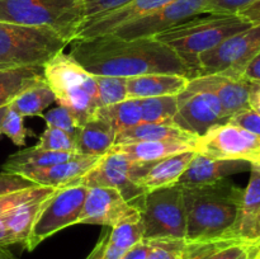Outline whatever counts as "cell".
Masks as SVG:
<instances>
[{"instance_id":"17","label":"cell","mask_w":260,"mask_h":259,"mask_svg":"<svg viewBox=\"0 0 260 259\" xmlns=\"http://www.w3.org/2000/svg\"><path fill=\"white\" fill-rule=\"evenodd\" d=\"M188 85L215 94L229 119L236 112L250 107V95L255 84L225 74H208L189 79Z\"/></svg>"},{"instance_id":"32","label":"cell","mask_w":260,"mask_h":259,"mask_svg":"<svg viewBox=\"0 0 260 259\" xmlns=\"http://www.w3.org/2000/svg\"><path fill=\"white\" fill-rule=\"evenodd\" d=\"M94 78H95L96 88H98L101 108L128 99L127 98V79L114 78V76H94Z\"/></svg>"},{"instance_id":"43","label":"cell","mask_w":260,"mask_h":259,"mask_svg":"<svg viewBox=\"0 0 260 259\" xmlns=\"http://www.w3.org/2000/svg\"><path fill=\"white\" fill-rule=\"evenodd\" d=\"M150 250V244L147 240H141L140 243H137L136 245H134L132 248H129L126 253L123 254L122 259H146L147 254Z\"/></svg>"},{"instance_id":"21","label":"cell","mask_w":260,"mask_h":259,"mask_svg":"<svg viewBox=\"0 0 260 259\" xmlns=\"http://www.w3.org/2000/svg\"><path fill=\"white\" fill-rule=\"evenodd\" d=\"M234 235L244 240L260 241V164L250 165V178L243 190Z\"/></svg>"},{"instance_id":"3","label":"cell","mask_w":260,"mask_h":259,"mask_svg":"<svg viewBox=\"0 0 260 259\" xmlns=\"http://www.w3.org/2000/svg\"><path fill=\"white\" fill-rule=\"evenodd\" d=\"M251 25L238 14H208L202 18L200 15L159 33L155 38L172 48L196 78L200 75V56L202 53Z\"/></svg>"},{"instance_id":"5","label":"cell","mask_w":260,"mask_h":259,"mask_svg":"<svg viewBox=\"0 0 260 259\" xmlns=\"http://www.w3.org/2000/svg\"><path fill=\"white\" fill-rule=\"evenodd\" d=\"M69 43L48 28L0 22V70L43 68Z\"/></svg>"},{"instance_id":"4","label":"cell","mask_w":260,"mask_h":259,"mask_svg":"<svg viewBox=\"0 0 260 259\" xmlns=\"http://www.w3.org/2000/svg\"><path fill=\"white\" fill-rule=\"evenodd\" d=\"M43 78L52 89L58 106L68 108L80 126L101 108L95 78L70 53H57L43 66Z\"/></svg>"},{"instance_id":"29","label":"cell","mask_w":260,"mask_h":259,"mask_svg":"<svg viewBox=\"0 0 260 259\" xmlns=\"http://www.w3.org/2000/svg\"><path fill=\"white\" fill-rule=\"evenodd\" d=\"M98 114L111 123L116 135L142 122V112L139 99H126L112 106L102 107Z\"/></svg>"},{"instance_id":"25","label":"cell","mask_w":260,"mask_h":259,"mask_svg":"<svg viewBox=\"0 0 260 259\" xmlns=\"http://www.w3.org/2000/svg\"><path fill=\"white\" fill-rule=\"evenodd\" d=\"M160 140H180L196 142L197 137L188 134L173 123H146L141 122L137 126L127 128L116 135L114 145L129 144L139 141H160Z\"/></svg>"},{"instance_id":"35","label":"cell","mask_w":260,"mask_h":259,"mask_svg":"<svg viewBox=\"0 0 260 259\" xmlns=\"http://www.w3.org/2000/svg\"><path fill=\"white\" fill-rule=\"evenodd\" d=\"M42 118L45 119L46 126L62 130V131L73 135L74 137H78L79 131L81 128L80 123L74 117V114L62 106H57L43 113Z\"/></svg>"},{"instance_id":"14","label":"cell","mask_w":260,"mask_h":259,"mask_svg":"<svg viewBox=\"0 0 260 259\" xmlns=\"http://www.w3.org/2000/svg\"><path fill=\"white\" fill-rule=\"evenodd\" d=\"M55 189L53 187L33 185L17 193L12 205L8 206L0 215V221L9 235L12 245H24L43 206Z\"/></svg>"},{"instance_id":"44","label":"cell","mask_w":260,"mask_h":259,"mask_svg":"<svg viewBox=\"0 0 260 259\" xmlns=\"http://www.w3.org/2000/svg\"><path fill=\"white\" fill-rule=\"evenodd\" d=\"M238 15H240L241 18L246 19L251 24H258L260 23V0L251 4L246 9L241 10Z\"/></svg>"},{"instance_id":"20","label":"cell","mask_w":260,"mask_h":259,"mask_svg":"<svg viewBox=\"0 0 260 259\" xmlns=\"http://www.w3.org/2000/svg\"><path fill=\"white\" fill-rule=\"evenodd\" d=\"M250 163L245 160H225L203 156L196 152L184 174L178 180V185H203L226 179L234 174L250 170Z\"/></svg>"},{"instance_id":"24","label":"cell","mask_w":260,"mask_h":259,"mask_svg":"<svg viewBox=\"0 0 260 259\" xmlns=\"http://www.w3.org/2000/svg\"><path fill=\"white\" fill-rule=\"evenodd\" d=\"M196 142L180 140H160V141H139L129 144L114 145L112 149L118 150L134 161L150 163L183 151L194 150Z\"/></svg>"},{"instance_id":"39","label":"cell","mask_w":260,"mask_h":259,"mask_svg":"<svg viewBox=\"0 0 260 259\" xmlns=\"http://www.w3.org/2000/svg\"><path fill=\"white\" fill-rule=\"evenodd\" d=\"M258 0H211L206 14H239Z\"/></svg>"},{"instance_id":"34","label":"cell","mask_w":260,"mask_h":259,"mask_svg":"<svg viewBox=\"0 0 260 259\" xmlns=\"http://www.w3.org/2000/svg\"><path fill=\"white\" fill-rule=\"evenodd\" d=\"M24 117L18 113L15 109L8 106V111L0 123V135H5L12 140L17 146H24L28 131L24 126Z\"/></svg>"},{"instance_id":"42","label":"cell","mask_w":260,"mask_h":259,"mask_svg":"<svg viewBox=\"0 0 260 259\" xmlns=\"http://www.w3.org/2000/svg\"><path fill=\"white\" fill-rule=\"evenodd\" d=\"M240 78L254 84H260V51L249 61L241 73Z\"/></svg>"},{"instance_id":"26","label":"cell","mask_w":260,"mask_h":259,"mask_svg":"<svg viewBox=\"0 0 260 259\" xmlns=\"http://www.w3.org/2000/svg\"><path fill=\"white\" fill-rule=\"evenodd\" d=\"M78 155L80 154L48 151V150H41L36 146H32L24 150H19V151L8 156L7 161L3 164L2 169L7 173L17 174L20 170L30 169V168L50 167V165L58 164V163L68 161V160L74 159Z\"/></svg>"},{"instance_id":"31","label":"cell","mask_w":260,"mask_h":259,"mask_svg":"<svg viewBox=\"0 0 260 259\" xmlns=\"http://www.w3.org/2000/svg\"><path fill=\"white\" fill-rule=\"evenodd\" d=\"M144 233L145 229L141 215H137L113 226L112 231H109L108 241L117 248L127 251L129 248L144 240Z\"/></svg>"},{"instance_id":"23","label":"cell","mask_w":260,"mask_h":259,"mask_svg":"<svg viewBox=\"0 0 260 259\" xmlns=\"http://www.w3.org/2000/svg\"><path fill=\"white\" fill-rule=\"evenodd\" d=\"M116 141V131L106 118L96 113L81 126L76 137V150L80 155L103 156Z\"/></svg>"},{"instance_id":"36","label":"cell","mask_w":260,"mask_h":259,"mask_svg":"<svg viewBox=\"0 0 260 259\" xmlns=\"http://www.w3.org/2000/svg\"><path fill=\"white\" fill-rule=\"evenodd\" d=\"M147 241L150 250L146 259H182L185 246L184 239H155Z\"/></svg>"},{"instance_id":"18","label":"cell","mask_w":260,"mask_h":259,"mask_svg":"<svg viewBox=\"0 0 260 259\" xmlns=\"http://www.w3.org/2000/svg\"><path fill=\"white\" fill-rule=\"evenodd\" d=\"M102 156L78 155L68 161L58 163L43 168H30L18 172V175L32 180L33 183L43 187L60 188L63 185L75 184L80 178L88 174L95 168Z\"/></svg>"},{"instance_id":"40","label":"cell","mask_w":260,"mask_h":259,"mask_svg":"<svg viewBox=\"0 0 260 259\" xmlns=\"http://www.w3.org/2000/svg\"><path fill=\"white\" fill-rule=\"evenodd\" d=\"M129 2L131 0H85L83 3L84 20L86 18L103 14V13L111 12V10L117 9V8L123 7Z\"/></svg>"},{"instance_id":"41","label":"cell","mask_w":260,"mask_h":259,"mask_svg":"<svg viewBox=\"0 0 260 259\" xmlns=\"http://www.w3.org/2000/svg\"><path fill=\"white\" fill-rule=\"evenodd\" d=\"M33 185H38L32 180L22 177V175L13 174V173L0 172V197L9 193L18 192V190L30 188Z\"/></svg>"},{"instance_id":"7","label":"cell","mask_w":260,"mask_h":259,"mask_svg":"<svg viewBox=\"0 0 260 259\" xmlns=\"http://www.w3.org/2000/svg\"><path fill=\"white\" fill-rule=\"evenodd\" d=\"M144 239H184L187 215L180 185L159 188L145 195L140 207Z\"/></svg>"},{"instance_id":"37","label":"cell","mask_w":260,"mask_h":259,"mask_svg":"<svg viewBox=\"0 0 260 259\" xmlns=\"http://www.w3.org/2000/svg\"><path fill=\"white\" fill-rule=\"evenodd\" d=\"M260 241L236 240L222 246L205 259H248L259 248Z\"/></svg>"},{"instance_id":"15","label":"cell","mask_w":260,"mask_h":259,"mask_svg":"<svg viewBox=\"0 0 260 259\" xmlns=\"http://www.w3.org/2000/svg\"><path fill=\"white\" fill-rule=\"evenodd\" d=\"M137 215H140V211L129 205L118 190L106 187H89L78 223L113 228Z\"/></svg>"},{"instance_id":"8","label":"cell","mask_w":260,"mask_h":259,"mask_svg":"<svg viewBox=\"0 0 260 259\" xmlns=\"http://www.w3.org/2000/svg\"><path fill=\"white\" fill-rule=\"evenodd\" d=\"M88 187L83 184H70L56 188L48 197L40 216L27 239L24 249L33 250L53 234L78 223L85 201Z\"/></svg>"},{"instance_id":"19","label":"cell","mask_w":260,"mask_h":259,"mask_svg":"<svg viewBox=\"0 0 260 259\" xmlns=\"http://www.w3.org/2000/svg\"><path fill=\"white\" fill-rule=\"evenodd\" d=\"M194 154V150H189L156 161L141 163L135 182L146 193L159 188L175 185L187 170Z\"/></svg>"},{"instance_id":"45","label":"cell","mask_w":260,"mask_h":259,"mask_svg":"<svg viewBox=\"0 0 260 259\" xmlns=\"http://www.w3.org/2000/svg\"><path fill=\"white\" fill-rule=\"evenodd\" d=\"M108 236H109V233H108ZM108 236H107L106 243H104L103 250H102V254H101V259H122V256H123V254L126 253V251L117 248V246L113 245L112 243H109Z\"/></svg>"},{"instance_id":"30","label":"cell","mask_w":260,"mask_h":259,"mask_svg":"<svg viewBox=\"0 0 260 259\" xmlns=\"http://www.w3.org/2000/svg\"><path fill=\"white\" fill-rule=\"evenodd\" d=\"M142 122L146 123H173L178 111V95L155 96L139 99ZM174 124V123H173Z\"/></svg>"},{"instance_id":"49","label":"cell","mask_w":260,"mask_h":259,"mask_svg":"<svg viewBox=\"0 0 260 259\" xmlns=\"http://www.w3.org/2000/svg\"><path fill=\"white\" fill-rule=\"evenodd\" d=\"M251 259H260V245H259V248L255 250V253L253 254Z\"/></svg>"},{"instance_id":"48","label":"cell","mask_w":260,"mask_h":259,"mask_svg":"<svg viewBox=\"0 0 260 259\" xmlns=\"http://www.w3.org/2000/svg\"><path fill=\"white\" fill-rule=\"evenodd\" d=\"M7 111H8V106H5V107H3V108H0V123H2V121H3V118H4V116H5V113H7Z\"/></svg>"},{"instance_id":"1","label":"cell","mask_w":260,"mask_h":259,"mask_svg":"<svg viewBox=\"0 0 260 259\" xmlns=\"http://www.w3.org/2000/svg\"><path fill=\"white\" fill-rule=\"evenodd\" d=\"M70 55L94 76L131 79L175 74L193 79L177 53L155 37L122 38L114 33L73 41Z\"/></svg>"},{"instance_id":"12","label":"cell","mask_w":260,"mask_h":259,"mask_svg":"<svg viewBox=\"0 0 260 259\" xmlns=\"http://www.w3.org/2000/svg\"><path fill=\"white\" fill-rule=\"evenodd\" d=\"M228 122L225 112L217 96L210 90L187 88L178 94V111L173 123L198 139L208 130Z\"/></svg>"},{"instance_id":"13","label":"cell","mask_w":260,"mask_h":259,"mask_svg":"<svg viewBox=\"0 0 260 259\" xmlns=\"http://www.w3.org/2000/svg\"><path fill=\"white\" fill-rule=\"evenodd\" d=\"M211 0H174L151 14L121 25L113 32L122 38L155 37L192 18L206 14Z\"/></svg>"},{"instance_id":"27","label":"cell","mask_w":260,"mask_h":259,"mask_svg":"<svg viewBox=\"0 0 260 259\" xmlns=\"http://www.w3.org/2000/svg\"><path fill=\"white\" fill-rule=\"evenodd\" d=\"M56 102V96L52 89L46 83L45 78L40 79L32 85L23 90L12 103L9 104L13 109L27 116H41L52 103Z\"/></svg>"},{"instance_id":"47","label":"cell","mask_w":260,"mask_h":259,"mask_svg":"<svg viewBox=\"0 0 260 259\" xmlns=\"http://www.w3.org/2000/svg\"><path fill=\"white\" fill-rule=\"evenodd\" d=\"M0 259H17L7 248L0 246Z\"/></svg>"},{"instance_id":"51","label":"cell","mask_w":260,"mask_h":259,"mask_svg":"<svg viewBox=\"0 0 260 259\" xmlns=\"http://www.w3.org/2000/svg\"><path fill=\"white\" fill-rule=\"evenodd\" d=\"M81 2H85V0H81Z\"/></svg>"},{"instance_id":"28","label":"cell","mask_w":260,"mask_h":259,"mask_svg":"<svg viewBox=\"0 0 260 259\" xmlns=\"http://www.w3.org/2000/svg\"><path fill=\"white\" fill-rule=\"evenodd\" d=\"M43 78V68L0 70V108L9 106L23 90Z\"/></svg>"},{"instance_id":"22","label":"cell","mask_w":260,"mask_h":259,"mask_svg":"<svg viewBox=\"0 0 260 259\" xmlns=\"http://www.w3.org/2000/svg\"><path fill=\"white\" fill-rule=\"evenodd\" d=\"M189 79L175 74H149L127 79V98L146 99L155 96L178 95L185 88Z\"/></svg>"},{"instance_id":"2","label":"cell","mask_w":260,"mask_h":259,"mask_svg":"<svg viewBox=\"0 0 260 259\" xmlns=\"http://www.w3.org/2000/svg\"><path fill=\"white\" fill-rule=\"evenodd\" d=\"M187 215L185 241L236 238L234 235L243 188L230 179L203 185H180ZM240 239V238H239Z\"/></svg>"},{"instance_id":"33","label":"cell","mask_w":260,"mask_h":259,"mask_svg":"<svg viewBox=\"0 0 260 259\" xmlns=\"http://www.w3.org/2000/svg\"><path fill=\"white\" fill-rule=\"evenodd\" d=\"M36 147L41 150L57 152H74L78 154L76 150V137L62 130L55 127L46 126V130L38 139Z\"/></svg>"},{"instance_id":"16","label":"cell","mask_w":260,"mask_h":259,"mask_svg":"<svg viewBox=\"0 0 260 259\" xmlns=\"http://www.w3.org/2000/svg\"><path fill=\"white\" fill-rule=\"evenodd\" d=\"M172 2H174V0H131L123 7L117 8L111 12L86 18L81 23L80 28L76 33L75 40L112 33L121 25L132 22L135 19H139L144 15L151 14V13L156 12L160 8L165 7Z\"/></svg>"},{"instance_id":"6","label":"cell","mask_w":260,"mask_h":259,"mask_svg":"<svg viewBox=\"0 0 260 259\" xmlns=\"http://www.w3.org/2000/svg\"><path fill=\"white\" fill-rule=\"evenodd\" d=\"M81 0H0V22L48 28L73 42L84 20Z\"/></svg>"},{"instance_id":"9","label":"cell","mask_w":260,"mask_h":259,"mask_svg":"<svg viewBox=\"0 0 260 259\" xmlns=\"http://www.w3.org/2000/svg\"><path fill=\"white\" fill-rule=\"evenodd\" d=\"M260 51V23L235 33L200 56V75L225 74L240 78L249 61ZM198 75V76H200Z\"/></svg>"},{"instance_id":"46","label":"cell","mask_w":260,"mask_h":259,"mask_svg":"<svg viewBox=\"0 0 260 259\" xmlns=\"http://www.w3.org/2000/svg\"><path fill=\"white\" fill-rule=\"evenodd\" d=\"M250 107L260 114V84H255L250 95Z\"/></svg>"},{"instance_id":"38","label":"cell","mask_w":260,"mask_h":259,"mask_svg":"<svg viewBox=\"0 0 260 259\" xmlns=\"http://www.w3.org/2000/svg\"><path fill=\"white\" fill-rule=\"evenodd\" d=\"M228 122L250 132V134L260 136V114L251 107L244 108L234 113Z\"/></svg>"},{"instance_id":"11","label":"cell","mask_w":260,"mask_h":259,"mask_svg":"<svg viewBox=\"0 0 260 259\" xmlns=\"http://www.w3.org/2000/svg\"><path fill=\"white\" fill-rule=\"evenodd\" d=\"M194 151L213 159L245 160L250 164H260V136L225 122L198 137Z\"/></svg>"},{"instance_id":"50","label":"cell","mask_w":260,"mask_h":259,"mask_svg":"<svg viewBox=\"0 0 260 259\" xmlns=\"http://www.w3.org/2000/svg\"><path fill=\"white\" fill-rule=\"evenodd\" d=\"M251 256H253V255H251ZM251 256H250V258H248V259H251Z\"/></svg>"},{"instance_id":"10","label":"cell","mask_w":260,"mask_h":259,"mask_svg":"<svg viewBox=\"0 0 260 259\" xmlns=\"http://www.w3.org/2000/svg\"><path fill=\"white\" fill-rule=\"evenodd\" d=\"M141 163L134 161L118 150L111 149L101 157L98 164L75 184L85 187H106L118 190L124 200L140 211L145 192L135 182Z\"/></svg>"}]
</instances>
